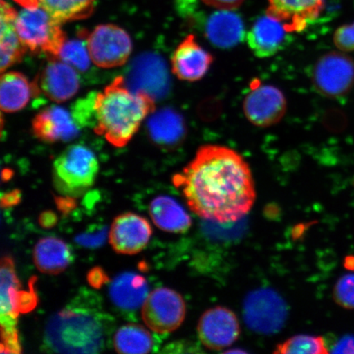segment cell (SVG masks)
I'll return each mask as SVG.
<instances>
[{
    "label": "cell",
    "instance_id": "6da1fadb",
    "mask_svg": "<svg viewBox=\"0 0 354 354\" xmlns=\"http://www.w3.org/2000/svg\"><path fill=\"white\" fill-rule=\"evenodd\" d=\"M189 209L201 218L218 223L237 221L253 207L255 187L249 165L234 150L207 145L174 178Z\"/></svg>",
    "mask_w": 354,
    "mask_h": 354
},
{
    "label": "cell",
    "instance_id": "7a4b0ae2",
    "mask_svg": "<svg viewBox=\"0 0 354 354\" xmlns=\"http://www.w3.org/2000/svg\"><path fill=\"white\" fill-rule=\"evenodd\" d=\"M113 331V318L104 311L100 296L81 290L48 320L42 348L48 353H99L108 348Z\"/></svg>",
    "mask_w": 354,
    "mask_h": 354
},
{
    "label": "cell",
    "instance_id": "3957f363",
    "mask_svg": "<svg viewBox=\"0 0 354 354\" xmlns=\"http://www.w3.org/2000/svg\"><path fill=\"white\" fill-rule=\"evenodd\" d=\"M154 109V100L149 93L132 91L125 80L118 77L95 95V131L115 147H124Z\"/></svg>",
    "mask_w": 354,
    "mask_h": 354
},
{
    "label": "cell",
    "instance_id": "277c9868",
    "mask_svg": "<svg viewBox=\"0 0 354 354\" xmlns=\"http://www.w3.org/2000/svg\"><path fill=\"white\" fill-rule=\"evenodd\" d=\"M17 13V34L26 50L57 57L66 41L62 24L44 10L38 0H24Z\"/></svg>",
    "mask_w": 354,
    "mask_h": 354
},
{
    "label": "cell",
    "instance_id": "5b68a950",
    "mask_svg": "<svg viewBox=\"0 0 354 354\" xmlns=\"http://www.w3.org/2000/svg\"><path fill=\"white\" fill-rule=\"evenodd\" d=\"M99 168L98 159L90 149L71 145L54 162L56 187L68 196H79L94 185Z\"/></svg>",
    "mask_w": 354,
    "mask_h": 354
},
{
    "label": "cell",
    "instance_id": "8992f818",
    "mask_svg": "<svg viewBox=\"0 0 354 354\" xmlns=\"http://www.w3.org/2000/svg\"><path fill=\"white\" fill-rule=\"evenodd\" d=\"M312 82L323 96L337 99L354 87V60L344 52L326 53L313 66Z\"/></svg>",
    "mask_w": 354,
    "mask_h": 354
},
{
    "label": "cell",
    "instance_id": "52a82bcc",
    "mask_svg": "<svg viewBox=\"0 0 354 354\" xmlns=\"http://www.w3.org/2000/svg\"><path fill=\"white\" fill-rule=\"evenodd\" d=\"M86 44L93 64L101 68H114L127 63L131 55V38L114 24L97 26L86 35Z\"/></svg>",
    "mask_w": 354,
    "mask_h": 354
},
{
    "label": "cell",
    "instance_id": "ba28073f",
    "mask_svg": "<svg viewBox=\"0 0 354 354\" xmlns=\"http://www.w3.org/2000/svg\"><path fill=\"white\" fill-rule=\"evenodd\" d=\"M287 314L285 301L272 289L251 292L243 303L246 325L259 334L271 335L280 330L285 324Z\"/></svg>",
    "mask_w": 354,
    "mask_h": 354
},
{
    "label": "cell",
    "instance_id": "9c48e42d",
    "mask_svg": "<svg viewBox=\"0 0 354 354\" xmlns=\"http://www.w3.org/2000/svg\"><path fill=\"white\" fill-rule=\"evenodd\" d=\"M185 312V300L178 292L169 288H158L146 299L142 307V318L151 330L158 334H167L183 324Z\"/></svg>",
    "mask_w": 354,
    "mask_h": 354
},
{
    "label": "cell",
    "instance_id": "30bf717a",
    "mask_svg": "<svg viewBox=\"0 0 354 354\" xmlns=\"http://www.w3.org/2000/svg\"><path fill=\"white\" fill-rule=\"evenodd\" d=\"M243 109L246 118L253 125L269 127L280 122L285 116L287 102L278 88L254 81L243 100Z\"/></svg>",
    "mask_w": 354,
    "mask_h": 354
},
{
    "label": "cell",
    "instance_id": "8fae6325",
    "mask_svg": "<svg viewBox=\"0 0 354 354\" xmlns=\"http://www.w3.org/2000/svg\"><path fill=\"white\" fill-rule=\"evenodd\" d=\"M197 332L203 346L211 351H221L236 342L241 334V326L231 309L216 306L203 314Z\"/></svg>",
    "mask_w": 354,
    "mask_h": 354
},
{
    "label": "cell",
    "instance_id": "7c38bea8",
    "mask_svg": "<svg viewBox=\"0 0 354 354\" xmlns=\"http://www.w3.org/2000/svg\"><path fill=\"white\" fill-rule=\"evenodd\" d=\"M78 71L57 57L50 61L34 82L38 94H43L55 103H64L77 95L79 91Z\"/></svg>",
    "mask_w": 354,
    "mask_h": 354
},
{
    "label": "cell",
    "instance_id": "4fadbf2b",
    "mask_svg": "<svg viewBox=\"0 0 354 354\" xmlns=\"http://www.w3.org/2000/svg\"><path fill=\"white\" fill-rule=\"evenodd\" d=\"M152 236L149 221L133 212L114 219L109 232V243L118 254L132 255L142 251Z\"/></svg>",
    "mask_w": 354,
    "mask_h": 354
},
{
    "label": "cell",
    "instance_id": "5bb4252c",
    "mask_svg": "<svg viewBox=\"0 0 354 354\" xmlns=\"http://www.w3.org/2000/svg\"><path fill=\"white\" fill-rule=\"evenodd\" d=\"M1 300H0V322L2 342L19 340L17 325L19 317L20 281L17 277L15 263L11 257H3L1 261Z\"/></svg>",
    "mask_w": 354,
    "mask_h": 354
},
{
    "label": "cell",
    "instance_id": "9a60e30c",
    "mask_svg": "<svg viewBox=\"0 0 354 354\" xmlns=\"http://www.w3.org/2000/svg\"><path fill=\"white\" fill-rule=\"evenodd\" d=\"M326 0H268L267 13L281 22L288 33L301 32L317 20Z\"/></svg>",
    "mask_w": 354,
    "mask_h": 354
},
{
    "label": "cell",
    "instance_id": "2e32d148",
    "mask_svg": "<svg viewBox=\"0 0 354 354\" xmlns=\"http://www.w3.org/2000/svg\"><path fill=\"white\" fill-rule=\"evenodd\" d=\"M214 57L196 41L193 35L184 39L171 57L175 76L185 82H198L209 72Z\"/></svg>",
    "mask_w": 354,
    "mask_h": 354
},
{
    "label": "cell",
    "instance_id": "e0dca14e",
    "mask_svg": "<svg viewBox=\"0 0 354 354\" xmlns=\"http://www.w3.org/2000/svg\"><path fill=\"white\" fill-rule=\"evenodd\" d=\"M32 128L38 139L48 143L73 140L79 132L73 113L59 106L41 111L34 118Z\"/></svg>",
    "mask_w": 354,
    "mask_h": 354
},
{
    "label": "cell",
    "instance_id": "ac0fdd59",
    "mask_svg": "<svg viewBox=\"0 0 354 354\" xmlns=\"http://www.w3.org/2000/svg\"><path fill=\"white\" fill-rule=\"evenodd\" d=\"M287 33L281 22L266 15L254 22L247 34V42L257 57L266 59L282 50Z\"/></svg>",
    "mask_w": 354,
    "mask_h": 354
},
{
    "label": "cell",
    "instance_id": "d6986e66",
    "mask_svg": "<svg viewBox=\"0 0 354 354\" xmlns=\"http://www.w3.org/2000/svg\"><path fill=\"white\" fill-rule=\"evenodd\" d=\"M112 302L118 308L134 311L143 307L149 296V286L145 279L134 272H124L114 278L109 288Z\"/></svg>",
    "mask_w": 354,
    "mask_h": 354
},
{
    "label": "cell",
    "instance_id": "ffe728a7",
    "mask_svg": "<svg viewBox=\"0 0 354 354\" xmlns=\"http://www.w3.org/2000/svg\"><path fill=\"white\" fill-rule=\"evenodd\" d=\"M205 35L214 46L230 48L242 41L245 25L241 17L232 11L218 10L207 19Z\"/></svg>",
    "mask_w": 354,
    "mask_h": 354
},
{
    "label": "cell",
    "instance_id": "44dd1931",
    "mask_svg": "<svg viewBox=\"0 0 354 354\" xmlns=\"http://www.w3.org/2000/svg\"><path fill=\"white\" fill-rule=\"evenodd\" d=\"M33 260L39 272L57 275L65 271L73 261L72 250L57 237L42 238L35 245Z\"/></svg>",
    "mask_w": 354,
    "mask_h": 354
},
{
    "label": "cell",
    "instance_id": "7402d4cb",
    "mask_svg": "<svg viewBox=\"0 0 354 354\" xmlns=\"http://www.w3.org/2000/svg\"><path fill=\"white\" fill-rule=\"evenodd\" d=\"M1 30H0V66L1 73L15 65L22 59L28 51L22 44L16 28L17 13L15 8L10 3L1 0Z\"/></svg>",
    "mask_w": 354,
    "mask_h": 354
},
{
    "label": "cell",
    "instance_id": "603a6c76",
    "mask_svg": "<svg viewBox=\"0 0 354 354\" xmlns=\"http://www.w3.org/2000/svg\"><path fill=\"white\" fill-rule=\"evenodd\" d=\"M38 91L35 82L19 72L3 73L0 79V106L3 112L16 113L24 109Z\"/></svg>",
    "mask_w": 354,
    "mask_h": 354
},
{
    "label": "cell",
    "instance_id": "cb8c5ba5",
    "mask_svg": "<svg viewBox=\"0 0 354 354\" xmlns=\"http://www.w3.org/2000/svg\"><path fill=\"white\" fill-rule=\"evenodd\" d=\"M153 223L167 232L185 233L192 227V218L184 207L174 198L158 196L149 205Z\"/></svg>",
    "mask_w": 354,
    "mask_h": 354
},
{
    "label": "cell",
    "instance_id": "d4e9b609",
    "mask_svg": "<svg viewBox=\"0 0 354 354\" xmlns=\"http://www.w3.org/2000/svg\"><path fill=\"white\" fill-rule=\"evenodd\" d=\"M149 128L152 138L159 145L166 146L180 144L187 131L183 117L171 109H163L154 114Z\"/></svg>",
    "mask_w": 354,
    "mask_h": 354
},
{
    "label": "cell",
    "instance_id": "484cf974",
    "mask_svg": "<svg viewBox=\"0 0 354 354\" xmlns=\"http://www.w3.org/2000/svg\"><path fill=\"white\" fill-rule=\"evenodd\" d=\"M153 345L151 334L140 325L122 326L113 336V346L120 353H149Z\"/></svg>",
    "mask_w": 354,
    "mask_h": 354
},
{
    "label": "cell",
    "instance_id": "4316f807",
    "mask_svg": "<svg viewBox=\"0 0 354 354\" xmlns=\"http://www.w3.org/2000/svg\"><path fill=\"white\" fill-rule=\"evenodd\" d=\"M41 6L61 24L91 16L96 0H38Z\"/></svg>",
    "mask_w": 354,
    "mask_h": 354
},
{
    "label": "cell",
    "instance_id": "83f0119b",
    "mask_svg": "<svg viewBox=\"0 0 354 354\" xmlns=\"http://www.w3.org/2000/svg\"><path fill=\"white\" fill-rule=\"evenodd\" d=\"M275 353L324 354L327 351L325 340L320 336L299 335L277 345Z\"/></svg>",
    "mask_w": 354,
    "mask_h": 354
},
{
    "label": "cell",
    "instance_id": "f1b7e54d",
    "mask_svg": "<svg viewBox=\"0 0 354 354\" xmlns=\"http://www.w3.org/2000/svg\"><path fill=\"white\" fill-rule=\"evenodd\" d=\"M86 35L81 39H66L57 59L72 66L78 72L85 73L90 68L91 56L88 54Z\"/></svg>",
    "mask_w": 354,
    "mask_h": 354
},
{
    "label": "cell",
    "instance_id": "f546056e",
    "mask_svg": "<svg viewBox=\"0 0 354 354\" xmlns=\"http://www.w3.org/2000/svg\"><path fill=\"white\" fill-rule=\"evenodd\" d=\"M334 299L339 306L354 309V274L339 278L335 286Z\"/></svg>",
    "mask_w": 354,
    "mask_h": 354
},
{
    "label": "cell",
    "instance_id": "4dcf8cb0",
    "mask_svg": "<svg viewBox=\"0 0 354 354\" xmlns=\"http://www.w3.org/2000/svg\"><path fill=\"white\" fill-rule=\"evenodd\" d=\"M334 44L340 51H354V22L340 26L334 34Z\"/></svg>",
    "mask_w": 354,
    "mask_h": 354
},
{
    "label": "cell",
    "instance_id": "1f68e13d",
    "mask_svg": "<svg viewBox=\"0 0 354 354\" xmlns=\"http://www.w3.org/2000/svg\"><path fill=\"white\" fill-rule=\"evenodd\" d=\"M205 6L216 8V10H236L245 0H201Z\"/></svg>",
    "mask_w": 354,
    "mask_h": 354
},
{
    "label": "cell",
    "instance_id": "d6a6232c",
    "mask_svg": "<svg viewBox=\"0 0 354 354\" xmlns=\"http://www.w3.org/2000/svg\"><path fill=\"white\" fill-rule=\"evenodd\" d=\"M87 280L88 284L95 288V289H100L102 286L109 281L104 270L100 268H93L91 271L88 273Z\"/></svg>",
    "mask_w": 354,
    "mask_h": 354
},
{
    "label": "cell",
    "instance_id": "836d02e7",
    "mask_svg": "<svg viewBox=\"0 0 354 354\" xmlns=\"http://www.w3.org/2000/svg\"><path fill=\"white\" fill-rule=\"evenodd\" d=\"M331 352L335 353H354V336H344L335 344Z\"/></svg>",
    "mask_w": 354,
    "mask_h": 354
},
{
    "label": "cell",
    "instance_id": "e575fe53",
    "mask_svg": "<svg viewBox=\"0 0 354 354\" xmlns=\"http://www.w3.org/2000/svg\"><path fill=\"white\" fill-rule=\"evenodd\" d=\"M35 304H37V296L33 293V291L22 292L21 291L19 297V310L20 312H28L32 310Z\"/></svg>",
    "mask_w": 354,
    "mask_h": 354
},
{
    "label": "cell",
    "instance_id": "d590c367",
    "mask_svg": "<svg viewBox=\"0 0 354 354\" xmlns=\"http://www.w3.org/2000/svg\"><path fill=\"white\" fill-rule=\"evenodd\" d=\"M21 194L19 190H13L10 193L3 194L1 198L3 207H10L17 205L20 202Z\"/></svg>",
    "mask_w": 354,
    "mask_h": 354
},
{
    "label": "cell",
    "instance_id": "8d00e7d4",
    "mask_svg": "<svg viewBox=\"0 0 354 354\" xmlns=\"http://www.w3.org/2000/svg\"><path fill=\"white\" fill-rule=\"evenodd\" d=\"M56 223L57 216L54 212L50 211L44 212L41 216H39V223H41L44 227L50 228L54 227Z\"/></svg>",
    "mask_w": 354,
    "mask_h": 354
},
{
    "label": "cell",
    "instance_id": "74e56055",
    "mask_svg": "<svg viewBox=\"0 0 354 354\" xmlns=\"http://www.w3.org/2000/svg\"><path fill=\"white\" fill-rule=\"evenodd\" d=\"M346 267L349 269H354V258L353 257H348V258L346 259Z\"/></svg>",
    "mask_w": 354,
    "mask_h": 354
}]
</instances>
